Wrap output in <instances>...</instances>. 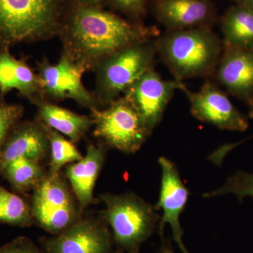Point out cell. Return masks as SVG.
Masks as SVG:
<instances>
[{"instance_id":"1","label":"cell","mask_w":253,"mask_h":253,"mask_svg":"<svg viewBox=\"0 0 253 253\" xmlns=\"http://www.w3.org/2000/svg\"><path fill=\"white\" fill-rule=\"evenodd\" d=\"M58 36L62 54L84 72L133 44L158 38L156 28L126 21L101 7L75 4L63 18Z\"/></svg>"},{"instance_id":"2","label":"cell","mask_w":253,"mask_h":253,"mask_svg":"<svg viewBox=\"0 0 253 253\" xmlns=\"http://www.w3.org/2000/svg\"><path fill=\"white\" fill-rule=\"evenodd\" d=\"M157 53L174 80L183 82L215 71L223 42L208 26L169 31L156 39Z\"/></svg>"},{"instance_id":"3","label":"cell","mask_w":253,"mask_h":253,"mask_svg":"<svg viewBox=\"0 0 253 253\" xmlns=\"http://www.w3.org/2000/svg\"><path fill=\"white\" fill-rule=\"evenodd\" d=\"M63 0H0L1 47L58 36Z\"/></svg>"},{"instance_id":"4","label":"cell","mask_w":253,"mask_h":253,"mask_svg":"<svg viewBox=\"0 0 253 253\" xmlns=\"http://www.w3.org/2000/svg\"><path fill=\"white\" fill-rule=\"evenodd\" d=\"M105 205L103 216L112 230L121 251L138 253L161 221L156 208L134 193L101 196Z\"/></svg>"},{"instance_id":"5","label":"cell","mask_w":253,"mask_h":253,"mask_svg":"<svg viewBox=\"0 0 253 253\" xmlns=\"http://www.w3.org/2000/svg\"><path fill=\"white\" fill-rule=\"evenodd\" d=\"M156 39L120 50L96 66L94 94L99 106H108L121 97L141 75L153 68L157 54Z\"/></svg>"},{"instance_id":"6","label":"cell","mask_w":253,"mask_h":253,"mask_svg":"<svg viewBox=\"0 0 253 253\" xmlns=\"http://www.w3.org/2000/svg\"><path fill=\"white\" fill-rule=\"evenodd\" d=\"M89 110L94 126L93 135L106 148L135 154L151 134L140 114L124 96L106 109Z\"/></svg>"},{"instance_id":"7","label":"cell","mask_w":253,"mask_h":253,"mask_svg":"<svg viewBox=\"0 0 253 253\" xmlns=\"http://www.w3.org/2000/svg\"><path fill=\"white\" fill-rule=\"evenodd\" d=\"M33 191L35 223L50 234L57 235L81 217L77 200L60 174H46Z\"/></svg>"},{"instance_id":"8","label":"cell","mask_w":253,"mask_h":253,"mask_svg":"<svg viewBox=\"0 0 253 253\" xmlns=\"http://www.w3.org/2000/svg\"><path fill=\"white\" fill-rule=\"evenodd\" d=\"M84 73L65 55L61 54L56 64L44 57L38 62L37 73L42 81L43 98L51 102L72 99L83 107L98 108L94 92L88 90L82 81Z\"/></svg>"},{"instance_id":"9","label":"cell","mask_w":253,"mask_h":253,"mask_svg":"<svg viewBox=\"0 0 253 253\" xmlns=\"http://www.w3.org/2000/svg\"><path fill=\"white\" fill-rule=\"evenodd\" d=\"M180 90L187 96L196 119L223 130L244 131L249 127L247 117L212 82L206 81L197 91L189 90L183 83Z\"/></svg>"},{"instance_id":"10","label":"cell","mask_w":253,"mask_h":253,"mask_svg":"<svg viewBox=\"0 0 253 253\" xmlns=\"http://www.w3.org/2000/svg\"><path fill=\"white\" fill-rule=\"evenodd\" d=\"M183 82L166 81L154 68H150L126 91L124 96L131 103L144 120L152 133L163 119L168 105L174 92L180 90Z\"/></svg>"},{"instance_id":"11","label":"cell","mask_w":253,"mask_h":253,"mask_svg":"<svg viewBox=\"0 0 253 253\" xmlns=\"http://www.w3.org/2000/svg\"><path fill=\"white\" fill-rule=\"evenodd\" d=\"M113 236L104 222L80 217L54 237L45 240L46 253H111Z\"/></svg>"},{"instance_id":"12","label":"cell","mask_w":253,"mask_h":253,"mask_svg":"<svg viewBox=\"0 0 253 253\" xmlns=\"http://www.w3.org/2000/svg\"><path fill=\"white\" fill-rule=\"evenodd\" d=\"M161 169V184L159 199L154 206L156 211L161 210L163 216L159 223V231L163 234L168 224L172 231L173 239L182 253H189L183 243V231L180 216L184 211L189 190L184 185L175 164L166 157L158 158Z\"/></svg>"},{"instance_id":"13","label":"cell","mask_w":253,"mask_h":253,"mask_svg":"<svg viewBox=\"0 0 253 253\" xmlns=\"http://www.w3.org/2000/svg\"><path fill=\"white\" fill-rule=\"evenodd\" d=\"M50 152L45 127L38 121L18 123L5 141L0 154V175L5 167L19 158L41 162Z\"/></svg>"},{"instance_id":"14","label":"cell","mask_w":253,"mask_h":253,"mask_svg":"<svg viewBox=\"0 0 253 253\" xmlns=\"http://www.w3.org/2000/svg\"><path fill=\"white\" fill-rule=\"evenodd\" d=\"M215 73L221 85L249 102L253 96V49L224 46Z\"/></svg>"},{"instance_id":"15","label":"cell","mask_w":253,"mask_h":253,"mask_svg":"<svg viewBox=\"0 0 253 253\" xmlns=\"http://www.w3.org/2000/svg\"><path fill=\"white\" fill-rule=\"evenodd\" d=\"M106 148L103 144L89 145L85 156L66 169V176L82 211L94 202L93 192L104 164Z\"/></svg>"},{"instance_id":"16","label":"cell","mask_w":253,"mask_h":253,"mask_svg":"<svg viewBox=\"0 0 253 253\" xmlns=\"http://www.w3.org/2000/svg\"><path fill=\"white\" fill-rule=\"evenodd\" d=\"M13 89L32 103L43 98L42 81L26 60L17 59L9 52V47L0 50V97L4 98Z\"/></svg>"},{"instance_id":"17","label":"cell","mask_w":253,"mask_h":253,"mask_svg":"<svg viewBox=\"0 0 253 253\" xmlns=\"http://www.w3.org/2000/svg\"><path fill=\"white\" fill-rule=\"evenodd\" d=\"M155 14L169 31L208 26L212 14L209 0H156Z\"/></svg>"},{"instance_id":"18","label":"cell","mask_w":253,"mask_h":253,"mask_svg":"<svg viewBox=\"0 0 253 253\" xmlns=\"http://www.w3.org/2000/svg\"><path fill=\"white\" fill-rule=\"evenodd\" d=\"M33 104L37 108L36 121L67 136L73 143L81 140L94 126L91 117L63 109L44 98H38Z\"/></svg>"},{"instance_id":"19","label":"cell","mask_w":253,"mask_h":253,"mask_svg":"<svg viewBox=\"0 0 253 253\" xmlns=\"http://www.w3.org/2000/svg\"><path fill=\"white\" fill-rule=\"evenodd\" d=\"M223 45L253 49V11L238 3L228 10L221 21Z\"/></svg>"},{"instance_id":"20","label":"cell","mask_w":253,"mask_h":253,"mask_svg":"<svg viewBox=\"0 0 253 253\" xmlns=\"http://www.w3.org/2000/svg\"><path fill=\"white\" fill-rule=\"evenodd\" d=\"M18 192L34 190L45 177L46 174L41 162L28 158H19L5 167L1 173Z\"/></svg>"},{"instance_id":"21","label":"cell","mask_w":253,"mask_h":253,"mask_svg":"<svg viewBox=\"0 0 253 253\" xmlns=\"http://www.w3.org/2000/svg\"><path fill=\"white\" fill-rule=\"evenodd\" d=\"M34 223L31 206L21 196L0 185V224L28 227Z\"/></svg>"},{"instance_id":"22","label":"cell","mask_w":253,"mask_h":253,"mask_svg":"<svg viewBox=\"0 0 253 253\" xmlns=\"http://www.w3.org/2000/svg\"><path fill=\"white\" fill-rule=\"evenodd\" d=\"M44 126L49 138L51 154L49 174H60L65 165L80 161L83 156L72 141L66 139L58 131Z\"/></svg>"},{"instance_id":"23","label":"cell","mask_w":253,"mask_h":253,"mask_svg":"<svg viewBox=\"0 0 253 253\" xmlns=\"http://www.w3.org/2000/svg\"><path fill=\"white\" fill-rule=\"evenodd\" d=\"M226 194L235 195L241 199L253 198V173L239 171L229 176L220 187L206 193L203 196L214 198Z\"/></svg>"},{"instance_id":"24","label":"cell","mask_w":253,"mask_h":253,"mask_svg":"<svg viewBox=\"0 0 253 253\" xmlns=\"http://www.w3.org/2000/svg\"><path fill=\"white\" fill-rule=\"evenodd\" d=\"M23 106L0 101V154L6 139L23 115Z\"/></svg>"},{"instance_id":"25","label":"cell","mask_w":253,"mask_h":253,"mask_svg":"<svg viewBox=\"0 0 253 253\" xmlns=\"http://www.w3.org/2000/svg\"><path fill=\"white\" fill-rule=\"evenodd\" d=\"M0 253H46L31 239L20 236L0 248Z\"/></svg>"},{"instance_id":"26","label":"cell","mask_w":253,"mask_h":253,"mask_svg":"<svg viewBox=\"0 0 253 253\" xmlns=\"http://www.w3.org/2000/svg\"><path fill=\"white\" fill-rule=\"evenodd\" d=\"M115 7L133 18H138L144 12L147 0H110Z\"/></svg>"},{"instance_id":"27","label":"cell","mask_w":253,"mask_h":253,"mask_svg":"<svg viewBox=\"0 0 253 253\" xmlns=\"http://www.w3.org/2000/svg\"><path fill=\"white\" fill-rule=\"evenodd\" d=\"M75 4L90 7H101L103 0H73Z\"/></svg>"},{"instance_id":"28","label":"cell","mask_w":253,"mask_h":253,"mask_svg":"<svg viewBox=\"0 0 253 253\" xmlns=\"http://www.w3.org/2000/svg\"><path fill=\"white\" fill-rule=\"evenodd\" d=\"M239 3H242V4L246 5L247 7H249L250 9L253 11V0H241Z\"/></svg>"},{"instance_id":"29","label":"cell","mask_w":253,"mask_h":253,"mask_svg":"<svg viewBox=\"0 0 253 253\" xmlns=\"http://www.w3.org/2000/svg\"><path fill=\"white\" fill-rule=\"evenodd\" d=\"M249 104L250 106V117L253 119V96L251 97V99L249 100Z\"/></svg>"},{"instance_id":"30","label":"cell","mask_w":253,"mask_h":253,"mask_svg":"<svg viewBox=\"0 0 253 253\" xmlns=\"http://www.w3.org/2000/svg\"><path fill=\"white\" fill-rule=\"evenodd\" d=\"M161 253H174L173 252V251L172 249H170V248L168 247V246H165V247H163L162 250H161Z\"/></svg>"},{"instance_id":"31","label":"cell","mask_w":253,"mask_h":253,"mask_svg":"<svg viewBox=\"0 0 253 253\" xmlns=\"http://www.w3.org/2000/svg\"><path fill=\"white\" fill-rule=\"evenodd\" d=\"M111 253H123V251H116V252Z\"/></svg>"},{"instance_id":"32","label":"cell","mask_w":253,"mask_h":253,"mask_svg":"<svg viewBox=\"0 0 253 253\" xmlns=\"http://www.w3.org/2000/svg\"><path fill=\"white\" fill-rule=\"evenodd\" d=\"M234 1H236V2L239 3V2H240V1H241V0H234Z\"/></svg>"}]
</instances>
